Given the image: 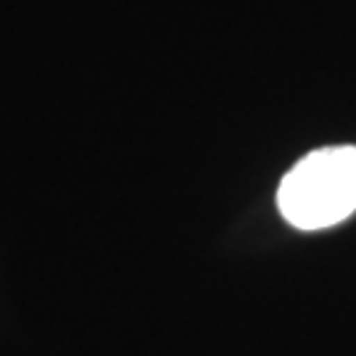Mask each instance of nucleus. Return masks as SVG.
I'll return each mask as SVG.
<instances>
[{"mask_svg":"<svg viewBox=\"0 0 356 356\" xmlns=\"http://www.w3.org/2000/svg\"><path fill=\"white\" fill-rule=\"evenodd\" d=\"M282 216L298 229H325L356 211V145H332L304 156L277 191Z\"/></svg>","mask_w":356,"mask_h":356,"instance_id":"nucleus-1","label":"nucleus"}]
</instances>
